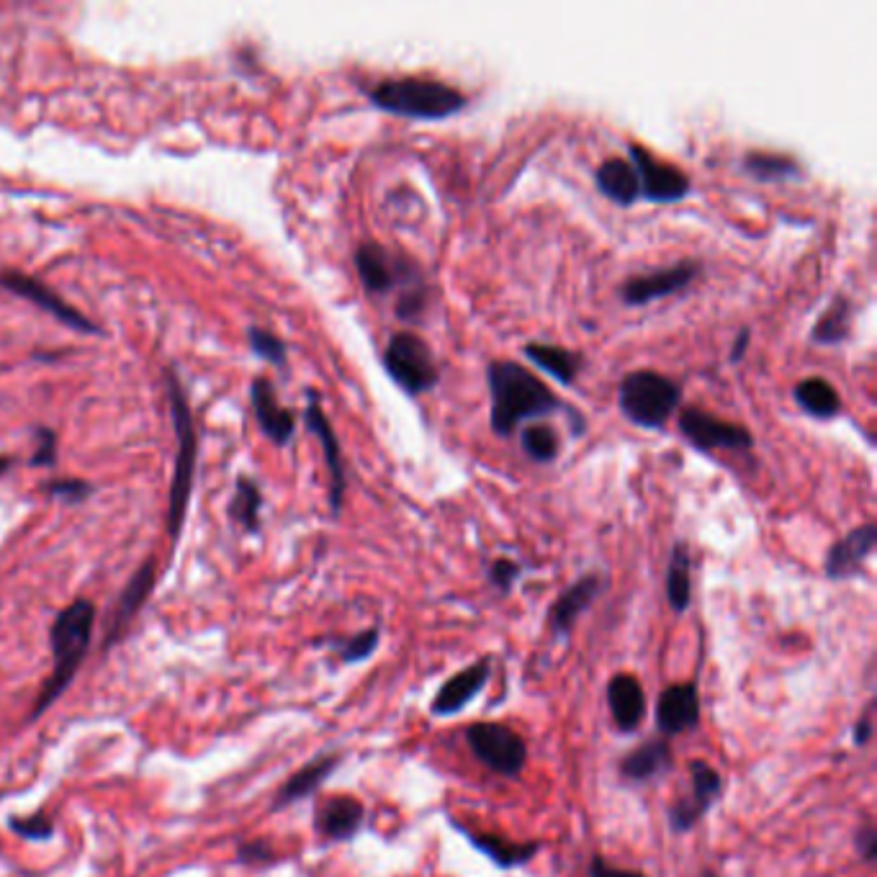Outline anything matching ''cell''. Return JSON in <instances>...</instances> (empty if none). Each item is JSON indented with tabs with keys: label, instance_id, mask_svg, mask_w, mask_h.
Listing matches in <instances>:
<instances>
[{
	"label": "cell",
	"instance_id": "6da1fadb",
	"mask_svg": "<svg viewBox=\"0 0 877 877\" xmlns=\"http://www.w3.org/2000/svg\"><path fill=\"white\" fill-rule=\"evenodd\" d=\"M489 397H492V415L489 425L500 438L515 436V430L528 420H539L556 413H564L576 438L587 430V420L580 409L558 399L533 370L520 366L515 361H492L487 366Z\"/></svg>",
	"mask_w": 877,
	"mask_h": 877
},
{
	"label": "cell",
	"instance_id": "7a4b0ae2",
	"mask_svg": "<svg viewBox=\"0 0 877 877\" xmlns=\"http://www.w3.org/2000/svg\"><path fill=\"white\" fill-rule=\"evenodd\" d=\"M93 626H96V607L91 599H75L52 623V675L42 685V692H39L34 710H31V721H36L73 682L81 661L85 659V651H88Z\"/></svg>",
	"mask_w": 877,
	"mask_h": 877
},
{
	"label": "cell",
	"instance_id": "3957f363",
	"mask_svg": "<svg viewBox=\"0 0 877 877\" xmlns=\"http://www.w3.org/2000/svg\"><path fill=\"white\" fill-rule=\"evenodd\" d=\"M368 98L384 114L413 122H442L469 106L461 91L432 77H386L368 91Z\"/></svg>",
	"mask_w": 877,
	"mask_h": 877
},
{
	"label": "cell",
	"instance_id": "277c9868",
	"mask_svg": "<svg viewBox=\"0 0 877 877\" xmlns=\"http://www.w3.org/2000/svg\"><path fill=\"white\" fill-rule=\"evenodd\" d=\"M679 401H682L679 384L651 368L630 370L618 389L623 417L644 430L664 428L669 417L679 409Z\"/></svg>",
	"mask_w": 877,
	"mask_h": 877
},
{
	"label": "cell",
	"instance_id": "5b68a950",
	"mask_svg": "<svg viewBox=\"0 0 877 877\" xmlns=\"http://www.w3.org/2000/svg\"><path fill=\"white\" fill-rule=\"evenodd\" d=\"M165 378H168V399H170L173 425H176V432H178L176 473H173V481H170V502H168V533L173 535V539H178L180 528H184V520H186L188 500H191L199 440H196L191 407H188L184 386L178 384V378L173 374H165Z\"/></svg>",
	"mask_w": 877,
	"mask_h": 877
},
{
	"label": "cell",
	"instance_id": "8992f818",
	"mask_svg": "<svg viewBox=\"0 0 877 877\" xmlns=\"http://www.w3.org/2000/svg\"><path fill=\"white\" fill-rule=\"evenodd\" d=\"M384 368L409 397H420L440 384V368L430 345L409 330H401L389 340L384 351Z\"/></svg>",
	"mask_w": 877,
	"mask_h": 877
},
{
	"label": "cell",
	"instance_id": "52a82bcc",
	"mask_svg": "<svg viewBox=\"0 0 877 877\" xmlns=\"http://www.w3.org/2000/svg\"><path fill=\"white\" fill-rule=\"evenodd\" d=\"M355 268L358 279L368 294L384 296L391 291H401L413 283L425 281L420 265L407 252L391 250L382 242H363L355 250Z\"/></svg>",
	"mask_w": 877,
	"mask_h": 877
},
{
	"label": "cell",
	"instance_id": "ba28073f",
	"mask_svg": "<svg viewBox=\"0 0 877 877\" xmlns=\"http://www.w3.org/2000/svg\"><path fill=\"white\" fill-rule=\"evenodd\" d=\"M473 756L504 777H518L528 762V747L520 733L502 723H471L466 729Z\"/></svg>",
	"mask_w": 877,
	"mask_h": 877
},
{
	"label": "cell",
	"instance_id": "9c48e42d",
	"mask_svg": "<svg viewBox=\"0 0 877 877\" xmlns=\"http://www.w3.org/2000/svg\"><path fill=\"white\" fill-rule=\"evenodd\" d=\"M679 432L690 442L692 448H698L700 453H710V450H749L754 448V436L744 425L725 422L721 417L706 413L700 407H685L677 417Z\"/></svg>",
	"mask_w": 877,
	"mask_h": 877
},
{
	"label": "cell",
	"instance_id": "30bf717a",
	"mask_svg": "<svg viewBox=\"0 0 877 877\" xmlns=\"http://www.w3.org/2000/svg\"><path fill=\"white\" fill-rule=\"evenodd\" d=\"M628 163L636 168L641 184V199L651 203H677L690 196L692 180L677 165L659 160L657 155L641 145H628Z\"/></svg>",
	"mask_w": 877,
	"mask_h": 877
},
{
	"label": "cell",
	"instance_id": "8fae6325",
	"mask_svg": "<svg viewBox=\"0 0 877 877\" xmlns=\"http://www.w3.org/2000/svg\"><path fill=\"white\" fill-rule=\"evenodd\" d=\"M698 273H700L698 260H679V263L659 268V271L630 275L628 281L620 283L618 291L620 302L626 306H634V310L651 302H659V299H667L671 294L685 291L695 279H698Z\"/></svg>",
	"mask_w": 877,
	"mask_h": 877
},
{
	"label": "cell",
	"instance_id": "7c38bea8",
	"mask_svg": "<svg viewBox=\"0 0 877 877\" xmlns=\"http://www.w3.org/2000/svg\"><path fill=\"white\" fill-rule=\"evenodd\" d=\"M0 286H3L6 291H11V294H15V296L29 299L31 304L42 306L44 312H50L52 317H58L60 322H65V325H70V327H75L81 332H98V327L93 325L88 317H83L75 306L62 302V299L54 294L52 289H46L44 283H39L36 279H31V275H27V273L3 271L0 273Z\"/></svg>",
	"mask_w": 877,
	"mask_h": 877
},
{
	"label": "cell",
	"instance_id": "4fadbf2b",
	"mask_svg": "<svg viewBox=\"0 0 877 877\" xmlns=\"http://www.w3.org/2000/svg\"><path fill=\"white\" fill-rule=\"evenodd\" d=\"M700 723V695L692 682L669 685L657 702V725L664 737L698 729Z\"/></svg>",
	"mask_w": 877,
	"mask_h": 877
},
{
	"label": "cell",
	"instance_id": "5bb4252c",
	"mask_svg": "<svg viewBox=\"0 0 877 877\" xmlns=\"http://www.w3.org/2000/svg\"><path fill=\"white\" fill-rule=\"evenodd\" d=\"M304 417H306V425H310V430L320 438L322 450H325V461H327L330 481H332L330 504H332V512H340V508H343L345 487H347L343 453H340V440L335 436V430H332L327 415L322 413V405H320L317 394H314V391H310V405H306Z\"/></svg>",
	"mask_w": 877,
	"mask_h": 877
},
{
	"label": "cell",
	"instance_id": "9a60e30c",
	"mask_svg": "<svg viewBox=\"0 0 877 877\" xmlns=\"http://www.w3.org/2000/svg\"><path fill=\"white\" fill-rule=\"evenodd\" d=\"M877 543V525L865 523L836 541L826 553V576L828 580H849L855 576L867 558L873 556Z\"/></svg>",
	"mask_w": 877,
	"mask_h": 877
},
{
	"label": "cell",
	"instance_id": "2e32d148",
	"mask_svg": "<svg viewBox=\"0 0 877 877\" xmlns=\"http://www.w3.org/2000/svg\"><path fill=\"white\" fill-rule=\"evenodd\" d=\"M250 399L265 436L271 438L275 446H286V442H291L296 430V420L294 415L281 405L279 397H275L273 384L268 382V378H255L250 386Z\"/></svg>",
	"mask_w": 877,
	"mask_h": 877
},
{
	"label": "cell",
	"instance_id": "e0dca14e",
	"mask_svg": "<svg viewBox=\"0 0 877 877\" xmlns=\"http://www.w3.org/2000/svg\"><path fill=\"white\" fill-rule=\"evenodd\" d=\"M489 679V659H481L471 667H466L448 679L446 685L440 687L436 700H432V716H456L466 702H471L481 692V687L487 685Z\"/></svg>",
	"mask_w": 877,
	"mask_h": 877
},
{
	"label": "cell",
	"instance_id": "ac0fdd59",
	"mask_svg": "<svg viewBox=\"0 0 877 877\" xmlns=\"http://www.w3.org/2000/svg\"><path fill=\"white\" fill-rule=\"evenodd\" d=\"M605 580L599 574H584L582 580H576L564 595H561L551 607L549 623L553 634L564 636L574 628V623L580 620V615L595 603V597L603 592Z\"/></svg>",
	"mask_w": 877,
	"mask_h": 877
},
{
	"label": "cell",
	"instance_id": "d6986e66",
	"mask_svg": "<svg viewBox=\"0 0 877 877\" xmlns=\"http://www.w3.org/2000/svg\"><path fill=\"white\" fill-rule=\"evenodd\" d=\"M155 580H157V564H155V558H149L137 568V574L132 576L129 584H126L124 592H122V597H118V603L114 607V615H111L108 638L104 641V646H111L118 636L124 634L134 615L139 613V607L145 605V599L149 597V592H153Z\"/></svg>",
	"mask_w": 877,
	"mask_h": 877
},
{
	"label": "cell",
	"instance_id": "ffe728a7",
	"mask_svg": "<svg viewBox=\"0 0 877 877\" xmlns=\"http://www.w3.org/2000/svg\"><path fill=\"white\" fill-rule=\"evenodd\" d=\"M607 702H610L613 721L620 731H636L646 716L644 687L634 675H615L607 685Z\"/></svg>",
	"mask_w": 877,
	"mask_h": 877
},
{
	"label": "cell",
	"instance_id": "44dd1931",
	"mask_svg": "<svg viewBox=\"0 0 877 877\" xmlns=\"http://www.w3.org/2000/svg\"><path fill=\"white\" fill-rule=\"evenodd\" d=\"M363 805L355 801L351 795H337L330 797L320 805L317 818H314V826L317 832L332 842H343L353 839L358 834V828L363 826Z\"/></svg>",
	"mask_w": 877,
	"mask_h": 877
},
{
	"label": "cell",
	"instance_id": "7402d4cb",
	"mask_svg": "<svg viewBox=\"0 0 877 877\" xmlns=\"http://www.w3.org/2000/svg\"><path fill=\"white\" fill-rule=\"evenodd\" d=\"M599 194L618 207H634L641 199V184H638L636 168L626 157H610L595 170Z\"/></svg>",
	"mask_w": 877,
	"mask_h": 877
},
{
	"label": "cell",
	"instance_id": "603a6c76",
	"mask_svg": "<svg viewBox=\"0 0 877 877\" xmlns=\"http://www.w3.org/2000/svg\"><path fill=\"white\" fill-rule=\"evenodd\" d=\"M523 353H525V358L533 363V366H539L543 374L556 378L561 386H572L584 366L582 353L568 351V347H561V345L528 343L523 347Z\"/></svg>",
	"mask_w": 877,
	"mask_h": 877
},
{
	"label": "cell",
	"instance_id": "cb8c5ba5",
	"mask_svg": "<svg viewBox=\"0 0 877 877\" xmlns=\"http://www.w3.org/2000/svg\"><path fill=\"white\" fill-rule=\"evenodd\" d=\"M675 768V756L667 741H646L634 752L626 754L620 760V774L630 782H649L661 777L664 772Z\"/></svg>",
	"mask_w": 877,
	"mask_h": 877
},
{
	"label": "cell",
	"instance_id": "d4e9b609",
	"mask_svg": "<svg viewBox=\"0 0 877 877\" xmlns=\"http://www.w3.org/2000/svg\"><path fill=\"white\" fill-rule=\"evenodd\" d=\"M793 397L805 415L816 417V420H834L842 413V397L834 389L832 382L821 376L803 378L801 384H795Z\"/></svg>",
	"mask_w": 877,
	"mask_h": 877
},
{
	"label": "cell",
	"instance_id": "484cf974",
	"mask_svg": "<svg viewBox=\"0 0 877 877\" xmlns=\"http://www.w3.org/2000/svg\"><path fill=\"white\" fill-rule=\"evenodd\" d=\"M741 165L760 184H785V180L803 178L801 163L795 157L780 153H760V149H752V153L744 155Z\"/></svg>",
	"mask_w": 877,
	"mask_h": 877
},
{
	"label": "cell",
	"instance_id": "4316f807",
	"mask_svg": "<svg viewBox=\"0 0 877 877\" xmlns=\"http://www.w3.org/2000/svg\"><path fill=\"white\" fill-rule=\"evenodd\" d=\"M340 764V756H320V760H314L312 764H306V768L299 770L294 777H289L283 782V787L279 790V797H275V808H281V805H289V803H296L302 801V797L312 795L314 790H317L322 782H325L335 768Z\"/></svg>",
	"mask_w": 877,
	"mask_h": 877
},
{
	"label": "cell",
	"instance_id": "83f0119b",
	"mask_svg": "<svg viewBox=\"0 0 877 877\" xmlns=\"http://www.w3.org/2000/svg\"><path fill=\"white\" fill-rule=\"evenodd\" d=\"M463 836H469V842L473 844V847H477L481 855H487L494 865H500V867L525 865V863H531V859L535 857V852H539V844L535 842L515 844V842L502 839V836L473 834V832H466V828H463Z\"/></svg>",
	"mask_w": 877,
	"mask_h": 877
},
{
	"label": "cell",
	"instance_id": "f1b7e54d",
	"mask_svg": "<svg viewBox=\"0 0 877 877\" xmlns=\"http://www.w3.org/2000/svg\"><path fill=\"white\" fill-rule=\"evenodd\" d=\"M852 335V302L847 296H836L832 306L821 314L811 330V340L821 347H836Z\"/></svg>",
	"mask_w": 877,
	"mask_h": 877
},
{
	"label": "cell",
	"instance_id": "f546056e",
	"mask_svg": "<svg viewBox=\"0 0 877 877\" xmlns=\"http://www.w3.org/2000/svg\"><path fill=\"white\" fill-rule=\"evenodd\" d=\"M690 551L685 543H675L667 566V599L675 613H685L690 607L692 582H690Z\"/></svg>",
	"mask_w": 877,
	"mask_h": 877
},
{
	"label": "cell",
	"instance_id": "4dcf8cb0",
	"mask_svg": "<svg viewBox=\"0 0 877 877\" xmlns=\"http://www.w3.org/2000/svg\"><path fill=\"white\" fill-rule=\"evenodd\" d=\"M520 448H523V453L531 458L533 463L546 466L558 458L561 438H558V432L551 428V425L533 422V425H528V428L520 430Z\"/></svg>",
	"mask_w": 877,
	"mask_h": 877
},
{
	"label": "cell",
	"instance_id": "1f68e13d",
	"mask_svg": "<svg viewBox=\"0 0 877 877\" xmlns=\"http://www.w3.org/2000/svg\"><path fill=\"white\" fill-rule=\"evenodd\" d=\"M690 777H692V795L690 801L698 805V808L706 813L710 805H713L718 797H721V790H723V780L721 774H718L713 768H710L708 762L702 760H695L690 764Z\"/></svg>",
	"mask_w": 877,
	"mask_h": 877
},
{
	"label": "cell",
	"instance_id": "d6a6232c",
	"mask_svg": "<svg viewBox=\"0 0 877 877\" xmlns=\"http://www.w3.org/2000/svg\"><path fill=\"white\" fill-rule=\"evenodd\" d=\"M260 504H263L260 489L252 484L250 479H240L237 481L234 500L229 504V515H232L242 528H248V531H258Z\"/></svg>",
	"mask_w": 877,
	"mask_h": 877
},
{
	"label": "cell",
	"instance_id": "836d02e7",
	"mask_svg": "<svg viewBox=\"0 0 877 877\" xmlns=\"http://www.w3.org/2000/svg\"><path fill=\"white\" fill-rule=\"evenodd\" d=\"M428 296L430 289L425 281L401 289L397 299V312H394L397 314V320L405 322V325H417V322H422L425 312H428Z\"/></svg>",
	"mask_w": 877,
	"mask_h": 877
},
{
	"label": "cell",
	"instance_id": "e575fe53",
	"mask_svg": "<svg viewBox=\"0 0 877 877\" xmlns=\"http://www.w3.org/2000/svg\"><path fill=\"white\" fill-rule=\"evenodd\" d=\"M248 337H250L252 351H255V355H260V358L273 363V366H281V368L286 366L289 351H286V343H283L279 335H273V332H268V330L252 327Z\"/></svg>",
	"mask_w": 877,
	"mask_h": 877
},
{
	"label": "cell",
	"instance_id": "d590c367",
	"mask_svg": "<svg viewBox=\"0 0 877 877\" xmlns=\"http://www.w3.org/2000/svg\"><path fill=\"white\" fill-rule=\"evenodd\" d=\"M378 641H382V634H378L376 628L361 630V634L347 638V641L340 646V657H343L345 664H358L363 659H368L370 654L378 649Z\"/></svg>",
	"mask_w": 877,
	"mask_h": 877
},
{
	"label": "cell",
	"instance_id": "8d00e7d4",
	"mask_svg": "<svg viewBox=\"0 0 877 877\" xmlns=\"http://www.w3.org/2000/svg\"><path fill=\"white\" fill-rule=\"evenodd\" d=\"M11 828L19 836H23V839H36V842L50 839L54 834V824L46 813H34V816L29 818H11Z\"/></svg>",
	"mask_w": 877,
	"mask_h": 877
},
{
	"label": "cell",
	"instance_id": "74e56055",
	"mask_svg": "<svg viewBox=\"0 0 877 877\" xmlns=\"http://www.w3.org/2000/svg\"><path fill=\"white\" fill-rule=\"evenodd\" d=\"M520 572H523V568H520L518 561L497 558L492 561V566H489V582H492L500 592H510L512 584L520 580Z\"/></svg>",
	"mask_w": 877,
	"mask_h": 877
},
{
	"label": "cell",
	"instance_id": "f35d334b",
	"mask_svg": "<svg viewBox=\"0 0 877 877\" xmlns=\"http://www.w3.org/2000/svg\"><path fill=\"white\" fill-rule=\"evenodd\" d=\"M46 489H50V494L62 497V500H67V502L85 500V497H88V492H91V487L85 484V481H54V484H50Z\"/></svg>",
	"mask_w": 877,
	"mask_h": 877
},
{
	"label": "cell",
	"instance_id": "ab89813d",
	"mask_svg": "<svg viewBox=\"0 0 877 877\" xmlns=\"http://www.w3.org/2000/svg\"><path fill=\"white\" fill-rule=\"evenodd\" d=\"M589 877H646L636 870H620V867H613L610 863H605L603 857H595L589 865Z\"/></svg>",
	"mask_w": 877,
	"mask_h": 877
},
{
	"label": "cell",
	"instance_id": "60d3db41",
	"mask_svg": "<svg viewBox=\"0 0 877 877\" xmlns=\"http://www.w3.org/2000/svg\"><path fill=\"white\" fill-rule=\"evenodd\" d=\"M857 852L863 855L867 863H873L877 857V832L873 826H865L863 832H857Z\"/></svg>",
	"mask_w": 877,
	"mask_h": 877
},
{
	"label": "cell",
	"instance_id": "b9f144b4",
	"mask_svg": "<svg viewBox=\"0 0 877 877\" xmlns=\"http://www.w3.org/2000/svg\"><path fill=\"white\" fill-rule=\"evenodd\" d=\"M240 859L242 863H263V859H271V847L263 842H250L240 847Z\"/></svg>",
	"mask_w": 877,
	"mask_h": 877
},
{
	"label": "cell",
	"instance_id": "7bdbcfd3",
	"mask_svg": "<svg viewBox=\"0 0 877 877\" xmlns=\"http://www.w3.org/2000/svg\"><path fill=\"white\" fill-rule=\"evenodd\" d=\"M39 440H42V446L36 448V456H34V463H52L54 461V436L50 430H42L39 432Z\"/></svg>",
	"mask_w": 877,
	"mask_h": 877
},
{
	"label": "cell",
	"instance_id": "ee69618b",
	"mask_svg": "<svg viewBox=\"0 0 877 877\" xmlns=\"http://www.w3.org/2000/svg\"><path fill=\"white\" fill-rule=\"evenodd\" d=\"M749 343H752V330H749V327H741V332H739L737 340H733V345H731L729 361H731V363H739L741 358H744Z\"/></svg>",
	"mask_w": 877,
	"mask_h": 877
},
{
	"label": "cell",
	"instance_id": "f6af8a7d",
	"mask_svg": "<svg viewBox=\"0 0 877 877\" xmlns=\"http://www.w3.org/2000/svg\"><path fill=\"white\" fill-rule=\"evenodd\" d=\"M873 731H875V725H873V713L870 710H867V713L859 718L857 721V725H855V744L857 747H865L867 741L873 739Z\"/></svg>",
	"mask_w": 877,
	"mask_h": 877
},
{
	"label": "cell",
	"instance_id": "bcb514c9",
	"mask_svg": "<svg viewBox=\"0 0 877 877\" xmlns=\"http://www.w3.org/2000/svg\"><path fill=\"white\" fill-rule=\"evenodd\" d=\"M3 469H8V461H3V458H0V473H3Z\"/></svg>",
	"mask_w": 877,
	"mask_h": 877
}]
</instances>
